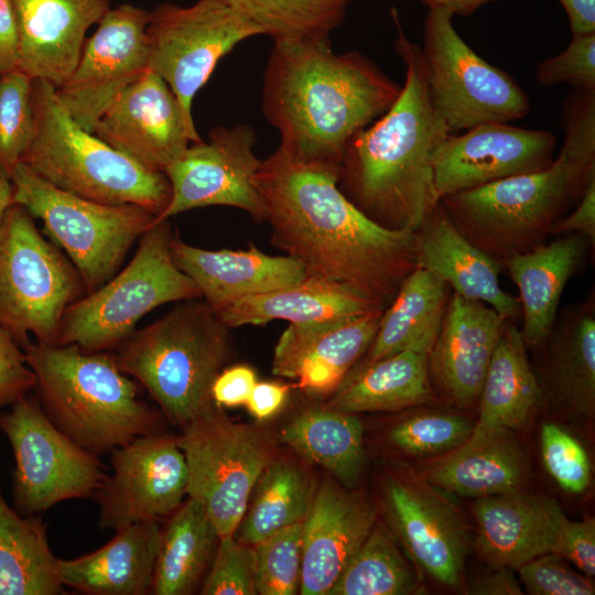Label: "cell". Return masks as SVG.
<instances>
[{
    "label": "cell",
    "instance_id": "5bb4252c",
    "mask_svg": "<svg viewBox=\"0 0 595 595\" xmlns=\"http://www.w3.org/2000/svg\"><path fill=\"white\" fill-rule=\"evenodd\" d=\"M262 30L223 0H197L190 7L164 2L149 12V68L159 74L193 121L195 95L219 61Z\"/></svg>",
    "mask_w": 595,
    "mask_h": 595
},
{
    "label": "cell",
    "instance_id": "44dd1931",
    "mask_svg": "<svg viewBox=\"0 0 595 595\" xmlns=\"http://www.w3.org/2000/svg\"><path fill=\"white\" fill-rule=\"evenodd\" d=\"M376 522L377 510L366 497L323 480L303 520L299 593L328 595Z\"/></svg>",
    "mask_w": 595,
    "mask_h": 595
},
{
    "label": "cell",
    "instance_id": "ba28073f",
    "mask_svg": "<svg viewBox=\"0 0 595 595\" xmlns=\"http://www.w3.org/2000/svg\"><path fill=\"white\" fill-rule=\"evenodd\" d=\"M173 236L169 219L153 220L129 263L67 307L57 345L76 344L87 353L113 350L152 310L202 299L194 281L173 260Z\"/></svg>",
    "mask_w": 595,
    "mask_h": 595
},
{
    "label": "cell",
    "instance_id": "f6af8a7d",
    "mask_svg": "<svg viewBox=\"0 0 595 595\" xmlns=\"http://www.w3.org/2000/svg\"><path fill=\"white\" fill-rule=\"evenodd\" d=\"M201 594L256 595L255 548L234 536L220 537Z\"/></svg>",
    "mask_w": 595,
    "mask_h": 595
},
{
    "label": "cell",
    "instance_id": "7402d4cb",
    "mask_svg": "<svg viewBox=\"0 0 595 595\" xmlns=\"http://www.w3.org/2000/svg\"><path fill=\"white\" fill-rule=\"evenodd\" d=\"M382 313L311 325L289 324L274 348L273 374L295 379L310 396L334 393L368 350Z\"/></svg>",
    "mask_w": 595,
    "mask_h": 595
},
{
    "label": "cell",
    "instance_id": "52a82bcc",
    "mask_svg": "<svg viewBox=\"0 0 595 595\" xmlns=\"http://www.w3.org/2000/svg\"><path fill=\"white\" fill-rule=\"evenodd\" d=\"M595 159L562 145L553 162L440 199L453 225L476 247L502 262L543 244L553 226L576 204Z\"/></svg>",
    "mask_w": 595,
    "mask_h": 595
},
{
    "label": "cell",
    "instance_id": "8992f818",
    "mask_svg": "<svg viewBox=\"0 0 595 595\" xmlns=\"http://www.w3.org/2000/svg\"><path fill=\"white\" fill-rule=\"evenodd\" d=\"M34 128L21 159L34 174L60 190L104 204H133L162 214L171 199L163 172L149 170L82 128L61 102L56 88L32 80Z\"/></svg>",
    "mask_w": 595,
    "mask_h": 595
},
{
    "label": "cell",
    "instance_id": "484cf974",
    "mask_svg": "<svg viewBox=\"0 0 595 595\" xmlns=\"http://www.w3.org/2000/svg\"><path fill=\"white\" fill-rule=\"evenodd\" d=\"M171 252L213 311L239 298L294 284L307 275L294 258L269 256L253 245L248 250H206L173 236Z\"/></svg>",
    "mask_w": 595,
    "mask_h": 595
},
{
    "label": "cell",
    "instance_id": "f5cc1de1",
    "mask_svg": "<svg viewBox=\"0 0 595 595\" xmlns=\"http://www.w3.org/2000/svg\"><path fill=\"white\" fill-rule=\"evenodd\" d=\"M580 232L592 242L595 239V174H593L572 213L562 217L551 234Z\"/></svg>",
    "mask_w": 595,
    "mask_h": 595
},
{
    "label": "cell",
    "instance_id": "c3c4849f",
    "mask_svg": "<svg viewBox=\"0 0 595 595\" xmlns=\"http://www.w3.org/2000/svg\"><path fill=\"white\" fill-rule=\"evenodd\" d=\"M520 583L531 595H593L589 576L573 571L556 553L537 556L518 569Z\"/></svg>",
    "mask_w": 595,
    "mask_h": 595
},
{
    "label": "cell",
    "instance_id": "8d00e7d4",
    "mask_svg": "<svg viewBox=\"0 0 595 595\" xmlns=\"http://www.w3.org/2000/svg\"><path fill=\"white\" fill-rule=\"evenodd\" d=\"M46 524L12 508L0 491V595L64 594Z\"/></svg>",
    "mask_w": 595,
    "mask_h": 595
},
{
    "label": "cell",
    "instance_id": "6f0895ef",
    "mask_svg": "<svg viewBox=\"0 0 595 595\" xmlns=\"http://www.w3.org/2000/svg\"><path fill=\"white\" fill-rule=\"evenodd\" d=\"M565 9L572 34L595 33V0H559Z\"/></svg>",
    "mask_w": 595,
    "mask_h": 595
},
{
    "label": "cell",
    "instance_id": "4fadbf2b",
    "mask_svg": "<svg viewBox=\"0 0 595 595\" xmlns=\"http://www.w3.org/2000/svg\"><path fill=\"white\" fill-rule=\"evenodd\" d=\"M0 431L14 456L12 501L24 516L94 497L107 477L99 456L60 431L35 397L26 394L0 412Z\"/></svg>",
    "mask_w": 595,
    "mask_h": 595
},
{
    "label": "cell",
    "instance_id": "4dcf8cb0",
    "mask_svg": "<svg viewBox=\"0 0 595 595\" xmlns=\"http://www.w3.org/2000/svg\"><path fill=\"white\" fill-rule=\"evenodd\" d=\"M588 241L573 232L504 261L519 290L527 347H538L551 335L562 292L581 266Z\"/></svg>",
    "mask_w": 595,
    "mask_h": 595
},
{
    "label": "cell",
    "instance_id": "6da1fadb",
    "mask_svg": "<svg viewBox=\"0 0 595 595\" xmlns=\"http://www.w3.org/2000/svg\"><path fill=\"white\" fill-rule=\"evenodd\" d=\"M339 166L301 161L278 149L256 185L271 240L307 275L340 284L383 309L416 267V231L385 227L338 186Z\"/></svg>",
    "mask_w": 595,
    "mask_h": 595
},
{
    "label": "cell",
    "instance_id": "f907efd6",
    "mask_svg": "<svg viewBox=\"0 0 595 595\" xmlns=\"http://www.w3.org/2000/svg\"><path fill=\"white\" fill-rule=\"evenodd\" d=\"M556 554L573 563L587 576L595 574V520H570L563 516L560 523Z\"/></svg>",
    "mask_w": 595,
    "mask_h": 595
},
{
    "label": "cell",
    "instance_id": "cb8c5ba5",
    "mask_svg": "<svg viewBox=\"0 0 595 595\" xmlns=\"http://www.w3.org/2000/svg\"><path fill=\"white\" fill-rule=\"evenodd\" d=\"M508 320L489 305L453 293L429 355V369L458 407H472Z\"/></svg>",
    "mask_w": 595,
    "mask_h": 595
},
{
    "label": "cell",
    "instance_id": "f546056e",
    "mask_svg": "<svg viewBox=\"0 0 595 595\" xmlns=\"http://www.w3.org/2000/svg\"><path fill=\"white\" fill-rule=\"evenodd\" d=\"M375 311L383 309L340 284L306 275L291 285L232 300L214 312L231 328L262 325L273 320L311 325Z\"/></svg>",
    "mask_w": 595,
    "mask_h": 595
},
{
    "label": "cell",
    "instance_id": "30bf717a",
    "mask_svg": "<svg viewBox=\"0 0 595 595\" xmlns=\"http://www.w3.org/2000/svg\"><path fill=\"white\" fill-rule=\"evenodd\" d=\"M10 181L13 204L43 221L46 234L79 272L86 294L119 271L131 246L155 218L138 205L104 204L60 190L22 163Z\"/></svg>",
    "mask_w": 595,
    "mask_h": 595
},
{
    "label": "cell",
    "instance_id": "836d02e7",
    "mask_svg": "<svg viewBox=\"0 0 595 595\" xmlns=\"http://www.w3.org/2000/svg\"><path fill=\"white\" fill-rule=\"evenodd\" d=\"M446 289L445 282L416 266L382 313L366 363L404 350L430 355L444 317Z\"/></svg>",
    "mask_w": 595,
    "mask_h": 595
},
{
    "label": "cell",
    "instance_id": "db71d44e",
    "mask_svg": "<svg viewBox=\"0 0 595 595\" xmlns=\"http://www.w3.org/2000/svg\"><path fill=\"white\" fill-rule=\"evenodd\" d=\"M290 389V385L257 381L245 405L255 419L266 421L281 411L288 400Z\"/></svg>",
    "mask_w": 595,
    "mask_h": 595
},
{
    "label": "cell",
    "instance_id": "816d5d0a",
    "mask_svg": "<svg viewBox=\"0 0 595 595\" xmlns=\"http://www.w3.org/2000/svg\"><path fill=\"white\" fill-rule=\"evenodd\" d=\"M255 370L246 365H237L221 370L212 387V397L218 407L245 405L255 385Z\"/></svg>",
    "mask_w": 595,
    "mask_h": 595
},
{
    "label": "cell",
    "instance_id": "7bdbcfd3",
    "mask_svg": "<svg viewBox=\"0 0 595 595\" xmlns=\"http://www.w3.org/2000/svg\"><path fill=\"white\" fill-rule=\"evenodd\" d=\"M303 521L256 544V588L260 595H293L300 588Z\"/></svg>",
    "mask_w": 595,
    "mask_h": 595
},
{
    "label": "cell",
    "instance_id": "9f6ffc18",
    "mask_svg": "<svg viewBox=\"0 0 595 595\" xmlns=\"http://www.w3.org/2000/svg\"><path fill=\"white\" fill-rule=\"evenodd\" d=\"M491 572L475 581L470 594L476 595H520L523 594L519 581L510 567H491Z\"/></svg>",
    "mask_w": 595,
    "mask_h": 595
},
{
    "label": "cell",
    "instance_id": "277c9868",
    "mask_svg": "<svg viewBox=\"0 0 595 595\" xmlns=\"http://www.w3.org/2000/svg\"><path fill=\"white\" fill-rule=\"evenodd\" d=\"M36 379L35 398L51 422L83 448L101 455L161 432L164 415L139 396L115 353L76 344L29 342L22 348Z\"/></svg>",
    "mask_w": 595,
    "mask_h": 595
},
{
    "label": "cell",
    "instance_id": "681fc988",
    "mask_svg": "<svg viewBox=\"0 0 595 595\" xmlns=\"http://www.w3.org/2000/svg\"><path fill=\"white\" fill-rule=\"evenodd\" d=\"M35 375L22 347L9 331L0 325V409L34 390Z\"/></svg>",
    "mask_w": 595,
    "mask_h": 595
},
{
    "label": "cell",
    "instance_id": "11a10c76",
    "mask_svg": "<svg viewBox=\"0 0 595 595\" xmlns=\"http://www.w3.org/2000/svg\"><path fill=\"white\" fill-rule=\"evenodd\" d=\"M18 30L10 0H0V76L18 69Z\"/></svg>",
    "mask_w": 595,
    "mask_h": 595
},
{
    "label": "cell",
    "instance_id": "ab89813d",
    "mask_svg": "<svg viewBox=\"0 0 595 595\" xmlns=\"http://www.w3.org/2000/svg\"><path fill=\"white\" fill-rule=\"evenodd\" d=\"M422 593L418 576L381 523L345 566L328 595H409Z\"/></svg>",
    "mask_w": 595,
    "mask_h": 595
},
{
    "label": "cell",
    "instance_id": "83f0119b",
    "mask_svg": "<svg viewBox=\"0 0 595 595\" xmlns=\"http://www.w3.org/2000/svg\"><path fill=\"white\" fill-rule=\"evenodd\" d=\"M527 462L512 430L474 425L470 436L422 476L441 491L483 498L520 491Z\"/></svg>",
    "mask_w": 595,
    "mask_h": 595
},
{
    "label": "cell",
    "instance_id": "ee69618b",
    "mask_svg": "<svg viewBox=\"0 0 595 595\" xmlns=\"http://www.w3.org/2000/svg\"><path fill=\"white\" fill-rule=\"evenodd\" d=\"M474 425L451 413H419L394 424L388 437L391 444L411 456L444 455L463 444Z\"/></svg>",
    "mask_w": 595,
    "mask_h": 595
},
{
    "label": "cell",
    "instance_id": "ac0fdd59",
    "mask_svg": "<svg viewBox=\"0 0 595 595\" xmlns=\"http://www.w3.org/2000/svg\"><path fill=\"white\" fill-rule=\"evenodd\" d=\"M556 139L548 130L507 122L479 125L450 133L432 156L433 185L440 199L506 177L531 173L554 160Z\"/></svg>",
    "mask_w": 595,
    "mask_h": 595
},
{
    "label": "cell",
    "instance_id": "d590c367",
    "mask_svg": "<svg viewBox=\"0 0 595 595\" xmlns=\"http://www.w3.org/2000/svg\"><path fill=\"white\" fill-rule=\"evenodd\" d=\"M363 436L356 414L327 405L298 413L280 432L283 443L349 489L357 486L365 468Z\"/></svg>",
    "mask_w": 595,
    "mask_h": 595
},
{
    "label": "cell",
    "instance_id": "74e56055",
    "mask_svg": "<svg viewBox=\"0 0 595 595\" xmlns=\"http://www.w3.org/2000/svg\"><path fill=\"white\" fill-rule=\"evenodd\" d=\"M541 386L554 407L577 419L595 410V317L591 310L571 315L554 334Z\"/></svg>",
    "mask_w": 595,
    "mask_h": 595
},
{
    "label": "cell",
    "instance_id": "5b68a950",
    "mask_svg": "<svg viewBox=\"0 0 595 595\" xmlns=\"http://www.w3.org/2000/svg\"><path fill=\"white\" fill-rule=\"evenodd\" d=\"M228 328L204 300L182 301L136 329L115 349L116 360L182 430L216 404L212 387L229 355Z\"/></svg>",
    "mask_w": 595,
    "mask_h": 595
},
{
    "label": "cell",
    "instance_id": "1f68e13d",
    "mask_svg": "<svg viewBox=\"0 0 595 595\" xmlns=\"http://www.w3.org/2000/svg\"><path fill=\"white\" fill-rule=\"evenodd\" d=\"M544 398L541 382L530 366L521 331L506 323L479 393V418L475 426L520 430Z\"/></svg>",
    "mask_w": 595,
    "mask_h": 595
},
{
    "label": "cell",
    "instance_id": "ffe728a7",
    "mask_svg": "<svg viewBox=\"0 0 595 595\" xmlns=\"http://www.w3.org/2000/svg\"><path fill=\"white\" fill-rule=\"evenodd\" d=\"M385 498L396 531L415 565L444 586H459L467 536L457 509L424 479L390 478Z\"/></svg>",
    "mask_w": 595,
    "mask_h": 595
},
{
    "label": "cell",
    "instance_id": "d4e9b609",
    "mask_svg": "<svg viewBox=\"0 0 595 595\" xmlns=\"http://www.w3.org/2000/svg\"><path fill=\"white\" fill-rule=\"evenodd\" d=\"M476 548L490 567L518 569L528 561L556 553L564 510L551 497L520 491L477 498Z\"/></svg>",
    "mask_w": 595,
    "mask_h": 595
},
{
    "label": "cell",
    "instance_id": "7c38bea8",
    "mask_svg": "<svg viewBox=\"0 0 595 595\" xmlns=\"http://www.w3.org/2000/svg\"><path fill=\"white\" fill-rule=\"evenodd\" d=\"M452 18L443 9H430L421 47L430 98L450 133L524 118L531 108L524 90L507 72L476 54Z\"/></svg>",
    "mask_w": 595,
    "mask_h": 595
},
{
    "label": "cell",
    "instance_id": "bcb514c9",
    "mask_svg": "<svg viewBox=\"0 0 595 595\" xmlns=\"http://www.w3.org/2000/svg\"><path fill=\"white\" fill-rule=\"evenodd\" d=\"M540 436L548 473L563 490L575 495L584 493L591 482V464L580 441L554 423H544Z\"/></svg>",
    "mask_w": 595,
    "mask_h": 595
},
{
    "label": "cell",
    "instance_id": "f35d334b",
    "mask_svg": "<svg viewBox=\"0 0 595 595\" xmlns=\"http://www.w3.org/2000/svg\"><path fill=\"white\" fill-rule=\"evenodd\" d=\"M315 490L316 485L303 467L292 459L275 457L259 476L234 537L255 547L303 521Z\"/></svg>",
    "mask_w": 595,
    "mask_h": 595
},
{
    "label": "cell",
    "instance_id": "603a6c76",
    "mask_svg": "<svg viewBox=\"0 0 595 595\" xmlns=\"http://www.w3.org/2000/svg\"><path fill=\"white\" fill-rule=\"evenodd\" d=\"M18 30V69L55 88L73 72L89 28L109 0H10Z\"/></svg>",
    "mask_w": 595,
    "mask_h": 595
},
{
    "label": "cell",
    "instance_id": "b9f144b4",
    "mask_svg": "<svg viewBox=\"0 0 595 595\" xmlns=\"http://www.w3.org/2000/svg\"><path fill=\"white\" fill-rule=\"evenodd\" d=\"M32 80L19 69L0 76V175L9 180L33 134Z\"/></svg>",
    "mask_w": 595,
    "mask_h": 595
},
{
    "label": "cell",
    "instance_id": "3957f363",
    "mask_svg": "<svg viewBox=\"0 0 595 595\" xmlns=\"http://www.w3.org/2000/svg\"><path fill=\"white\" fill-rule=\"evenodd\" d=\"M391 17L404 83L392 106L348 142L338 186L378 224L416 231L439 204L432 156L450 131L432 105L421 46L403 32L397 9H391Z\"/></svg>",
    "mask_w": 595,
    "mask_h": 595
},
{
    "label": "cell",
    "instance_id": "2e32d148",
    "mask_svg": "<svg viewBox=\"0 0 595 595\" xmlns=\"http://www.w3.org/2000/svg\"><path fill=\"white\" fill-rule=\"evenodd\" d=\"M149 11L131 3L110 8L86 40L56 94L72 118L93 132L122 91L149 68Z\"/></svg>",
    "mask_w": 595,
    "mask_h": 595
},
{
    "label": "cell",
    "instance_id": "d6a6232c",
    "mask_svg": "<svg viewBox=\"0 0 595 595\" xmlns=\"http://www.w3.org/2000/svg\"><path fill=\"white\" fill-rule=\"evenodd\" d=\"M431 399L429 355L404 350L365 363L347 375L327 407L357 414L399 411Z\"/></svg>",
    "mask_w": 595,
    "mask_h": 595
},
{
    "label": "cell",
    "instance_id": "91938a15",
    "mask_svg": "<svg viewBox=\"0 0 595 595\" xmlns=\"http://www.w3.org/2000/svg\"><path fill=\"white\" fill-rule=\"evenodd\" d=\"M11 205H13L12 183L9 178L0 175V223Z\"/></svg>",
    "mask_w": 595,
    "mask_h": 595
},
{
    "label": "cell",
    "instance_id": "d6986e66",
    "mask_svg": "<svg viewBox=\"0 0 595 595\" xmlns=\"http://www.w3.org/2000/svg\"><path fill=\"white\" fill-rule=\"evenodd\" d=\"M93 133L142 166L164 172L202 140L166 82L148 68L127 87Z\"/></svg>",
    "mask_w": 595,
    "mask_h": 595
},
{
    "label": "cell",
    "instance_id": "680465c9",
    "mask_svg": "<svg viewBox=\"0 0 595 595\" xmlns=\"http://www.w3.org/2000/svg\"><path fill=\"white\" fill-rule=\"evenodd\" d=\"M490 1L496 0H421L429 9H443L452 15H469Z\"/></svg>",
    "mask_w": 595,
    "mask_h": 595
},
{
    "label": "cell",
    "instance_id": "8fae6325",
    "mask_svg": "<svg viewBox=\"0 0 595 595\" xmlns=\"http://www.w3.org/2000/svg\"><path fill=\"white\" fill-rule=\"evenodd\" d=\"M187 496L199 501L219 537L234 536L264 468L275 458L260 430L228 419L217 404L182 429Z\"/></svg>",
    "mask_w": 595,
    "mask_h": 595
},
{
    "label": "cell",
    "instance_id": "4316f807",
    "mask_svg": "<svg viewBox=\"0 0 595 595\" xmlns=\"http://www.w3.org/2000/svg\"><path fill=\"white\" fill-rule=\"evenodd\" d=\"M416 266L450 285L454 293L483 302L506 320L520 312L519 302L499 284V263L469 241L439 204L416 230Z\"/></svg>",
    "mask_w": 595,
    "mask_h": 595
},
{
    "label": "cell",
    "instance_id": "7dc6e473",
    "mask_svg": "<svg viewBox=\"0 0 595 595\" xmlns=\"http://www.w3.org/2000/svg\"><path fill=\"white\" fill-rule=\"evenodd\" d=\"M534 78L539 86L567 84L595 91V33L572 34L565 50L537 65Z\"/></svg>",
    "mask_w": 595,
    "mask_h": 595
},
{
    "label": "cell",
    "instance_id": "e575fe53",
    "mask_svg": "<svg viewBox=\"0 0 595 595\" xmlns=\"http://www.w3.org/2000/svg\"><path fill=\"white\" fill-rule=\"evenodd\" d=\"M219 538L204 506L191 497L183 501L161 530L151 593L193 594L208 572Z\"/></svg>",
    "mask_w": 595,
    "mask_h": 595
},
{
    "label": "cell",
    "instance_id": "60d3db41",
    "mask_svg": "<svg viewBox=\"0 0 595 595\" xmlns=\"http://www.w3.org/2000/svg\"><path fill=\"white\" fill-rule=\"evenodd\" d=\"M277 40L329 37L353 0H223Z\"/></svg>",
    "mask_w": 595,
    "mask_h": 595
},
{
    "label": "cell",
    "instance_id": "9c48e42d",
    "mask_svg": "<svg viewBox=\"0 0 595 595\" xmlns=\"http://www.w3.org/2000/svg\"><path fill=\"white\" fill-rule=\"evenodd\" d=\"M86 294L73 262L37 230L33 216L11 205L0 223V325L23 348L57 345L67 307Z\"/></svg>",
    "mask_w": 595,
    "mask_h": 595
},
{
    "label": "cell",
    "instance_id": "e0dca14e",
    "mask_svg": "<svg viewBox=\"0 0 595 595\" xmlns=\"http://www.w3.org/2000/svg\"><path fill=\"white\" fill-rule=\"evenodd\" d=\"M111 476L94 498L98 526L117 530L170 517L187 495V465L177 436L155 432L110 452Z\"/></svg>",
    "mask_w": 595,
    "mask_h": 595
},
{
    "label": "cell",
    "instance_id": "9a60e30c",
    "mask_svg": "<svg viewBox=\"0 0 595 595\" xmlns=\"http://www.w3.org/2000/svg\"><path fill=\"white\" fill-rule=\"evenodd\" d=\"M208 141L188 145L165 170L171 199L155 221L206 206H229L264 220L256 176L262 164L253 151L257 136L249 125L214 127Z\"/></svg>",
    "mask_w": 595,
    "mask_h": 595
},
{
    "label": "cell",
    "instance_id": "f1b7e54d",
    "mask_svg": "<svg viewBox=\"0 0 595 595\" xmlns=\"http://www.w3.org/2000/svg\"><path fill=\"white\" fill-rule=\"evenodd\" d=\"M96 551L73 560L58 559L62 585L88 595L151 593L161 539L159 522H137L115 530Z\"/></svg>",
    "mask_w": 595,
    "mask_h": 595
},
{
    "label": "cell",
    "instance_id": "7a4b0ae2",
    "mask_svg": "<svg viewBox=\"0 0 595 595\" xmlns=\"http://www.w3.org/2000/svg\"><path fill=\"white\" fill-rule=\"evenodd\" d=\"M402 86L358 51L334 53L329 37L277 40L262 78L261 109L279 148L340 166L350 139L383 115Z\"/></svg>",
    "mask_w": 595,
    "mask_h": 595
}]
</instances>
